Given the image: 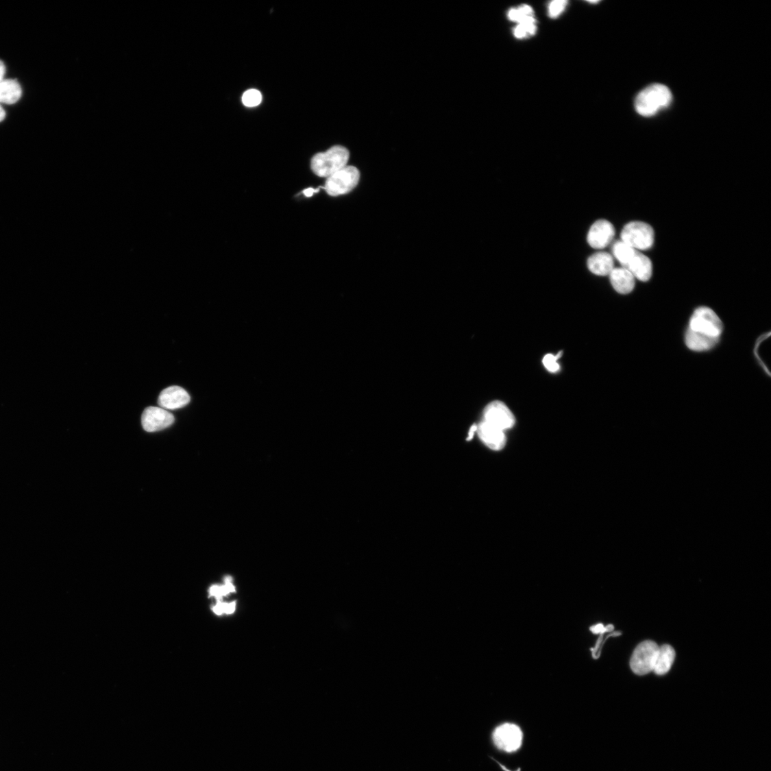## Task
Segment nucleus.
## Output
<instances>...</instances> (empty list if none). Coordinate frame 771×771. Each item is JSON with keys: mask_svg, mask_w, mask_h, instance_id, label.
Wrapping results in <instances>:
<instances>
[{"mask_svg": "<svg viewBox=\"0 0 771 771\" xmlns=\"http://www.w3.org/2000/svg\"><path fill=\"white\" fill-rule=\"evenodd\" d=\"M672 101V92L665 85L651 84L637 95L635 108L640 115L651 117L670 106Z\"/></svg>", "mask_w": 771, "mask_h": 771, "instance_id": "obj_1", "label": "nucleus"}, {"mask_svg": "<svg viewBox=\"0 0 771 771\" xmlns=\"http://www.w3.org/2000/svg\"><path fill=\"white\" fill-rule=\"evenodd\" d=\"M350 158V151L346 147L336 145L327 151L317 154L312 160L311 168L318 177L328 178L347 166Z\"/></svg>", "mask_w": 771, "mask_h": 771, "instance_id": "obj_2", "label": "nucleus"}, {"mask_svg": "<svg viewBox=\"0 0 771 771\" xmlns=\"http://www.w3.org/2000/svg\"><path fill=\"white\" fill-rule=\"evenodd\" d=\"M688 330L702 336L720 339L724 325L721 319L711 308L701 306L693 313Z\"/></svg>", "mask_w": 771, "mask_h": 771, "instance_id": "obj_3", "label": "nucleus"}, {"mask_svg": "<svg viewBox=\"0 0 771 771\" xmlns=\"http://www.w3.org/2000/svg\"><path fill=\"white\" fill-rule=\"evenodd\" d=\"M621 238L622 242L640 252L653 247L655 233L652 227L647 223L631 221L622 230Z\"/></svg>", "mask_w": 771, "mask_h": 771, "instance_id": "obj_4", "label": "nucleus"}, {"mask_svg": "<svg viewBox=\"0 0 771 771\" xmlns=\"http://www.w3.org/2000/svg\"><path fill=\"white\" fill-rule=\"evenodd\" d=\"M360 177L359 170L354 166H346L327 178L324 190L332 197L347 195L354 190Z\"/></svg>", "mask_w": 771, "mask_h": 771, "instance_id": "obj_5", "label": "nucleus"}, {"mask_svg": "<svg viewBox=\"0 0 771 771\" xmlns=\"http://www.w3.org/2000/svg\"><path fill=\"white\" fill-rule=\"evenodd\" d=\"M659 647L652 641L640 644L632 654L630 665L634 674L643 676L654 671Z\"/></svg>", "mask_w": 771, "mask_h": 771, "instance_id": "obj_6", "label": "nucleus"}, {"mask_svg": "<svg viewBox=\"0 0 771 771\" xmlns=\"http://www.w3.org/2000/svg\"><path fill=\"white\" fill-rule=\"evenodd\" d=\"M493 740L497 748L512 752L521 747L523 733L518 726L504 724L495 729L493 733Z\"/></svg>", "mask_w": 771, "mask_h": 771, "instance_id": "obj_7", "label": "nucleus"}, {"mask_svg": "<svg viewBox=\"0 0 771 771\" xmlns=\"http://www.w3.org/2000/svg\"><path fill=\"white\" fill-rule=\"evenodd\" d=\"M482 421L504 432L515 424V418L511 410L500 401H495L487 405L484 411Z\"/></svg>", "mask_w": 771, "mask_h": 771, "instance_id": "obj_8", "label": "nucleus"}, {"mask_svg": "<svg viewBox=\"0 0 771 771\" xmlns=\"http://www.w3.org/2000/svg\"><path fill=\"white\" fill-rule=\"evenodd\" d=\"M174 421V416L161 407H147L142 416V424L144 430L147 432L163 430Z\"/></svg>", "mask_w": 771, "mask_h": 771, "instance_id": "obj_9", "label": "nucleus"}, {"mask_svg": "<svg viewBox=\"0 0 771 771\" xmlns=\"http://www.w3.org/2000/svg\"><path fill=\"white\" fill-rule=\"evenodd\" d=\"M615 236V229L611 223L605 219L598 220L590 228L588 243L596 249H602L609 246Z\"/></svg>", "mask_w": 771, "mask_h": 771, "instance_id": "obj_10", "label": "nucleus"}, {"mask_svg": "<svg viewBox=\"0 0 771 771\" xmlns=\"http://www.w3.org/2000/svg\"><path fill=\"white\" fill-rule=\"evenodd\" d=\"M476 433L485 445L493 451L502 450L506 445L504 431L483 421L476 426Z\"/></svg>", "mask_w": 771, "mask_h": 771, "instance_id": "obj_11", "label": "nucleus"}, {"mask_svg": "<svg viewBox=\"0 0 771 771\" xmlns=\"http://www.w3.org/2000/svg\"><path fill=\"white\" fill-rule=\"evenodd\" d=\"M191 402V397L183 388L178 386L164 389L160 394L158 404L167 410L182 408Z\"/></svg>", "mask_w": 771, "mask_h": 771, "instance_id": "obj_12", "label": "nucleus"}, {"mask_svg": "<svg viewBox=\"0 0 771 771\" xmlns=\"http://www.w3.org/2000/svg\"><path fill=\"white\" fill-rule=\"evenodd\" d=\"M624 268L628 269L636 280L641 282H647L652 277V262L647 256L639 251L636 252Z\"/></svg>", "mask_w": 771, "mask_h": 771, "instance_id": "obj_13", "label": "nucleus"}, {"mask_svg": "<svg viewBox=\"0 0 771 771\" xmlns=\"http://www.w3.org/2000/svg\"><path fill=\"white\" fill-rule=\"evenodd\" d=\"M610 281L613 289L621 295L631 293L636 284V278L624 267L614 268L609 274Z\"/></svg>", "mask_w": 771, "mask_h": 771, "instance_id": "obj_14", "label": "nucleus"}, {"mask_svg": "<svg viewBox=\"0 0 771 771\" xmlns=\"http://www.w3.org/2000/svg\"><path fill=\"white\" fill-rule=\"evenodd\" d=\"M588 268L598 276H609L614 267L612 256L607 252H597L588 260Z\"/></svg>", "mask_w": 771, "mask_h": 771, "instance_id": "obj_15", "label": "nucleus"}, {"mask_svg": "<svg viewBox=\"0 0 771 771\" xmlns=\"http://www.w3.org/2000/svg\"><path fill=\"white\" fill-rule=\"evenodd\" d=\"M685 345L696 352H707L714 348L719 339L709 338L687 330L685 336Z\"/></svg>", "mask_w": 771, "mask_h": 771, "instance_id": "obj_16", "label": "nucleus"}, {"mask_svg": "<svg viewBox=\"0 0 771 771\" xmlns=\"http://www.w3.org/2000/svg\"><path fill=\"white\" fill-rule=\"evenodd\" d=\"M676 652L670 645H663L659 647L654 672L659 676H663L670 671L675 660Z\"/></svg>", "mask_w": 771, "mask_h": 771, "instance_id": "obj_17", "label": "nucleus"}, {"mask_svg": "<svg viewBox=\"0 0 771 771\" xmlns=\"http://www.w3.org/2000/svg\"><path fill=\"white\" fill-rule=\"evenodd\" d=\"M22 96V88L19 82L14 79L0 81V102L14 104Z\"/></svg>", "mask_w": 771, "mask_h": 771, "instance_id": "obj_18", "label": "nucleus"}, {"mask_svg": "<svg viewBox=\"0 0 771 771\" xmlns=\"http://www.w3.org/2000/svg\"><path fill=\"white\" fill-rule=\"evenodd\" d=\"M613 628L614 627L611 624H609L608 626H604V624L601 623L593 625L590 628V631L593 634H596V635H599V638L598 639L595 646L593 648H591L592 657L593 659H598L600 658V657H601L602 648L607 639L611 637L621 635L620 632H614L611 633V634H609V635L604 638L606 633L609 632H613Z\"/></svg>", "mask_w": 771, "mask_h": 771, "instance_id": "obj_19", "label": "nucleus"}, {"mask_svg": "<svg viewBox=\"0 0 771 771\" xmlns=\"http://www.w3.org/2000/svg\"><path fill=\"white\" fill-rule=\"evenodd\" d=\"M508 19L517 24L536 22L533 8L527 5L511 9L508 12Z\"/></svg>", "mask_w": 771, "mask_h": 771, "instance_id": "obj_20", "label": "nucleus"}, {"mask_svg": "<svg viewBox=\"0 0 771 771\" xmlns=\"http://www.w3.org/2000/svg\"><path fill=\"white\" fill-rule=\"evenodd\" d=\"M613 254L622 267H626L637 250L633 249L622 241L616 242L613 246Z\"/></svg>", "mask_w": 771, "mask_h": 771, "instance_id": "obj_21", "label": "nucleus"}, {"mask_svg": "<svg viewBox=\"0 0 771 771\" xmlns=\"http://www.w3.org/2000/svg\"><path fill=\"white\" fill-rule=\"evenodd\" d=\"M233 578L231 576L225 578V585H214L210 587L209 593L211 597H215L217 602L221 601L223 597L230 593H236V588L233 585Z\"/></svg>", "mask_w": 771, "mask_h": 771, "instance_id": "obj_22", "label": "nucleus"}, {"mask_svg": "<svg viewBox=\"0 0 771 771\" xmlns=\"http://www.w3.org/2000/svg\"><path fill=\"white\" fill-rule=\"evenodd\" d=\"M537 29L536 22L517 24L513 29V36L517 39L527 38L534 36Z\"/></svg>", "mask_w": 771, "mask_h": 771, "instance_id": "obj_23", "label": "nucleus"}, {"mask_svg": "<svg viewBox=\"0 0 771 771\" xmlns=\"http://www.w3.org/2000/svg\"><path fill=\"white\" fill-rule=\"evenodd\" d=\"M262 100V96L260 91L256 90H249L245 92L243 96V104L249 108L258 106Z\"/></svg>", "mask_w": 771, "mask_h": 771, "instance_id": "obj_24", "label": "nucleus"}, {"mask_svg": "<svg viewBox=\"0 0 771 771\" xmlns=\"http://www.w3.org/2000/svg\"><path fill=\"white\" fill-rule=\"evenodd\" d=\"M561 353L556 355L552 354H546L543 358V365L544 367L552 373H556L560 369V365L558 363V360L561 357Z\"/></svg>", "mask_w": 771, "mask_h": 771, "instance_id": "obj_25", "label": "nucleus"}, {"mask_svg": "<svg viewBox=\"0 0 771 771\" xmlns=\"http://www.w3.org/2000/svg\"><path fill=\"white\" fill-rule=\"evenodd\" d=\"M567 1H565V0H555V1L551 2L548 5V15L552 19H556L563 12L567 6Z\"/></svg>", "mask_w": 771, "mask_h": 771, "instance_id": "obj_26", "label": "nucleus"}, {"mask_svg": "<svg viewBox=\"0 0 771 771\" xmlns=\"http://www.w3.org/2000/svg\"><path fill=\"white\" fill-rule=\"evenodd\" d=\"M236 607V602L225 603L221 601L217 602V604L212 607V611L218 615L222 614H232L234 613Z\"/></svg>", "mask_w": 771, "mask_h": 771, "instance_id": "obj_27", "label": "nucleus"}, {"mask_svg": "<svg viewBox=\"0 0 771 771\" xmlns=\"http://www.w3.org/2000/svg\"><path fill=\"white\" fill-rule=\"evenodd\" d=\"M317 192H319V188H317V190H315V188H306V190H305L303 193L306 197H310L313 195L314 193Z\"/></svg>", "mask_w": 771, "mask_h": 771, "instance_id": "obj_28", "label": "nucleus"}, {"mask_svg": "<svg viewBox=\"0 0 771 771\" xmlns=\"http://www.w3.org/2000/svg\"><path fill=\"white\" fill-rule=\"evenodd\" d=\"M5 65L3 61L0 60V81L3 80L5 74Z\"/></svg>", "mask_w": 771, "mask_h": 771, "instance_id": "obj_29", "label": "nucleus"}, {"mask_svg": "<svg viewBox=\"0 0 771 771\" xmlns=\"http://www.w3.org/2000/svg\"><path fill=\"white\" fill-rule=\"evenodd\" d=\"M5 115H6V114H5V110L3 109V108L1 106H0V123H1L3 121V120L5 119Z\"/></svg>", "mask_w": 771, "mask_h": 771, "instance_id": "obj_30", "label": "nucleus"}]
</instances>
